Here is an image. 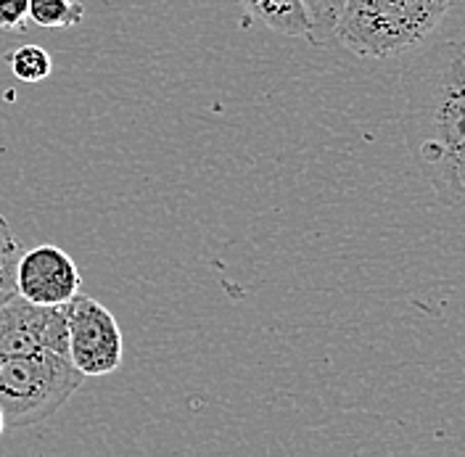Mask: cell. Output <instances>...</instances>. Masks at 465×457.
<instances>
[{
	"label": "cell",
	"instance_id": "14",
	"mask_svg": "<svg viewBox=\"0 0 465 457\" xmlns=\"http://www.w3.org/2000/svg\"><path fill=\"white\" fill-rule=\"evenodd\" d=\"M5 431V421H3V412H0V433Z\"/></svg>",
	"mask_w": 465,
	"mask_h": 457
},
{
	"label": "cell",
	"instance_id": "11",
	"mask_svg": "<svg viewBox=\"0 0 465 457\" xmlns=\"http://www.w3.org/2000/svg\"><path fill=\"white\" fill-rule=\"evenodd\" d=\"M347 0H304L307 5V16H310V43L312 45H331L333 43V29L341 16Z\"/></svg>",
	"mask_w": 465,
	"mask_h": 457
},
{
	"label": "cell",
	"instance_id": "1",
	"mask_svg": "<svg viewBox=\"0 0 465 457\" xmlns=\"http://www.w3.org/2000/svg\"><path fill=\"white\" fill-rule=\"evenodd\" d=\"M402 69L405 144L415 167L447 206H463L458 167L465 154L463 45L436 40L407 51Z\"/></svg>",
	"mask_w": 465,
	"mask_h": 457
},
{
	"label": "cell",
	"instance_id": "8",
	"mask_svg": "<svg viewBox=\"0 0 465 457\" xmlns=\"http://www.w3.org/2000/svg\"><path fill=\"white\" fill-rule=\"evenodd\" d=\"M27 16L43 29H69L83 25L85 5L77 0H29Z\"/></svg>",
	"mask_w": 465,
	"mask_h": 457
},
{
	"label": "cell",
	"instance_id": "15",
	"mask_svg": "<svg viewBox=\"0 0 465 457\" xmlns=\"http://www.w3.org/2000/svg\"><path fill=\"white\" fill-rule=\"evenodd\" d=\"M463 61H465V45H463Z\"/></svg>",
	"mask_w": 465,
	"mask_h": 457
},
{
	"label": "cell",
	"instance_id": "10",
	"mask_svg": "<svg viewBox=\"0 0 465 457\" xmlns=\"http://www.w3.org/2000/svg\"><path fill=\"white\" fill-rule=\"evenodd\" d=\"M22 257V241L0 214V304L16 296V264Z\"/></svg>",
	"mask_w": 465,
	"mask_h": 457
},
{
	"label": "cell",
	"instance_id": "3",
	"mask_svg": "<svg viewBox=\"0 0 465 457\" xmlns=\"http://www.w3.org/2000/svg\"><path fill=\"white\" fill-rule=\"evenodd\" d=\"M83 373L56 352H0V412L5 429H27L61 410Z\"/></svg>",
	"mask_w": 465,
	"mask_h": 457
},
{
	"label": "cell",
	"instance_id": "2",
	"mask_svg": "<svg viewBox=\"0 0 465 457\" xmlns=\"http://www.w3.org/2000/svg\"><path fill=\"white\" fill-rule=\"evenodd\" d=\"M455 0H347L333 40L360 58H391L426 43Z\"/></svg>",
	"mask_w": 465,
	"mask_h": 457
},
{
	"label": "cell",
	"instance_id": "7",
	"mask_svg": "<svg viewBox=\"0 0 465 457\" xmlns=\"http://www.w3.org/2000/svg\"><path fill=\"white\" fill-rule=\"evenodd\" d=\"M243 14L286 37H310V16L304 0H238Z\"/></svg>",
	"mask_w": 465,
	"mask_h": 457
},
{
	"label": "cell",
	"instance_id": "9",
	"mask_svg": "<svg viewBox=\"0 0 465 457\" xmlns=\"http://www.w3.org/2000/svg\"><path fill=\"white\" fill-rule=\"evenodd\" d=\"M5 64L14 72V77L22 83H43L54 69V61L48 56V51L40 45H19V48L8 51Z\"/></svg>",
	"mask_w": 465,
	"mask_h": 457
},
{
	"label": "cell",
	"instance_id": "12",
	"mask_svg": "<svg viewBox=\"0 0 465 457\" xmlns=\"http://www.w3.org/2000/svg\"><path fill=\"white\" fill-rule=\"evenodd\" d=\"M29 0H0V29H22L27 25Z\"/></svg>",
	"mask_w": 465,
	"mask_h": 457
},
{
	"label": "cell",
	"instance_id": "6",
	"mask_svg": "<svg viewBox=\"0 0 465 457\" xmlns=\"http://www.w3.org/2000/svg\"><path fill=\"white\" fill-rule=\"evenodd\" d=\"M83 288V275L64 249L54 243L22 252L16 264V293L35 304L61 307Z\"/></svg>",
	"mask_w": 465,
	"mask_h": 457
},
{
	"label": "cell",
	"instance_id": "4",
	"mask_svg": "<svg viewBox=\"0 0 465 457\" xmlns=\"http://www.w3.org/2000/svg\"><path fill=\"white\" fill-rule=\"evenodd\" d=\"M69 360L83 375H109L122 365V331L114 314L85 293H74L66 304Z\"/></svg>",
	"mask_w": 465,
	"mask_h": 457
},
{
	"label": "cell",
	"instance_id": "13",
	"mask_svg": "<svg viewBox=\"0 0 465 457\" xmlns=\"http://www.w3.org/2000/svg\"><path fill=\"white\" fill-rule=\"evenodd\" d=\"M458 180H460V188H463V196H465V154H463V159H460V167H458Z\"/></svg>",
	"mask_w": 465,
	"mask_h": 457
},
{
	"label": "cell",
	"instance_id": "5",
	"mask_svg": "<svg viewBox=\"0 0 465 457\" xmlns=\"http://www.w3.org/2000/svg\"><path fill=\"white\" fill-rule=\"evenodd\" d=\"M0 352H56L69 357L64 304H35L19 293L0 304Z\"/></svg>",
	"mask_w": 465,
	"mask_h": 457
}]
</instances>
